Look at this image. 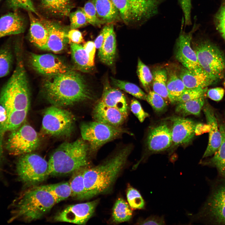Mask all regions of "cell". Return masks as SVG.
<instances>
[{"mask_svg":"<svg viewBox=\"0 0 225 225\" xmlns=\"http://www.w3.org/2000/svg\"><path fill=\"white\" fill-rule=\"evenodd\" d=\"M43 90L45 97L52 105L62 108L94 98L82 76L71 70L49 77L44 83Z\"/></svg>","mask_w":225,"mask_h":225,"instance_id":"cell-1","label":"cell"},{"mask_svg":"<svg viewBox=\"0 0 225 225\" xmlns=\"http://www.w3.org/2000/svg\"><path fill=\"white\" fill-rule=\"evenodd\" d=\"M132 149L130 145L125 146L99 164L86 168L83 175L86 199L110 191L124 168Z\"/></svg>","mask_w":225,"mask_h":225,"instance_id":"cell-2","label":"cell"},{"mask_svg":"<svg viewBox=\"0 0 225 225\" xmlns=\"http://www.w3.org/2000/svg\"><path fill=\"white\" fill-rule=\"evenodd\" d=\"M52 195L41 186L24 191L10 205L8 222L17 220L30 222L38 219L48 212L56 204Z\"/></svg>","mask_w":225,"mask_h":225,"instance_id":"cell-3","label":"cell"},{"mask_svg":"<svg viewBox=\"0 0 225 225\" xmlns=\"http://www.w3.org/2000/svg\"><path fill=\"white\" fill-rule=\"evenodd\" d=\"M89 146L82 138L65 142L53 152L48 162L49 175L58 176L73 173L89 166Z\"/></svg>","mask_w":225,"mask_h":225,"instance_id":"cell-4","label":"cell"},{"mask_svg":"<svg viewBox=\"0 0 225 225\" xmlns=\"http://www.w3.org/2000/svg\"><path fill=\"white\" fill-rule=\"evenodd\" d=\"M16 64L11 77L0 92V104L7 114L15 111H28L30 97L26 73L20 52L16 47Z\"/></svg>","mask_w":225,"mask_h":225,"instance_id":"cell-5","label":"cell"},{"mask_svg":"<svg viewBox=\"0 0 225 225\" xmlns=\"http://www.w3.org/2000/svg\"><path fill=\"white\" fill-rule=\"evenodd\" d=\"M112 0L125 24L138 27L158 14L160 6L166 0Z\"/></svg>","mask_w":225,"mask_h":225,"instance_id":"cell-6","label":"cell"},{"mask_svg":"<svg viewBox=\"0 0 225 225\" xmlns=\"http://www.w3.org/2000/svg\"><path fill=\"white\" fill-rule=\"evenodd\" d=\"M15 171L18 180L27 187L37 186L49 175L48 162L31 152L20 155L16 163Z\"/></svg>","mask_w":225,"mask_h":225,"instance_id":"cell-7","label":"cell"},{"mask_svg":"<svg viewBox=\"0 0 225 225\" xmlns=\"http://www.w3.org/2000/svg\"><path fill=\"white\" fill-rule=\"evenodd\" d=\"M193 50L203 70L216 82L225 74V58L215 45L206 40L194 42Z\"/></svg>","mask_w":225,"mask_h":225,"instance_id":"cell-8","label":"cell"},{"mask_svg":"<svg viewBox=\"0 0 225 225\" xmlns=\"http://www.w3.org/2000/svg\"><path fill=\"white\" fill-rule=\"evenodd\" d=\"M80 129L82 138L88 144L89 152L95 154L104 144L129 132L120 127H115L95 121L82 123Z\"/></svg>","mask_w":225,"mask_h":225,"instance_id":"cell-9","label":"cell"},{"mask_svg":"<svg viewBox=\"0 0 225 225\" xmlns=\"http://www.w3.org/2000/svg\"><path fill=\"white\" fill-rule=\"evenodd\" d=\"M75 118L70 111L53 105L44 111L42 129L46 134L59 138L68 137L74 128Z\"/></svg>","mask_w":225,"mask_h":225,"instance_id":"cell-10","label":"cell"},{"mask_svg":"<svg viewBox=\"0 0 225 225\" xmlns=\"http://www.w3.org/2000/svg\"><path fill=\"white\" fill-rule=\"evenodd\" d=\"M191 222L198 221L225 225V180L215 186L198 212L192 215Z\"/></svg>","mask_w":225,"mask_h":225,"instance_id":"cell-11","label":"cell"},{"mask_svg":"<svg viewBox=\"0 0 225 225\" xmlns=\"http://www.w3.org/2000/svg\"><path fill=\"white\" fill-rule=\"evenodd\" d=\"M40 143V140L36 130L29 125L24 124L11 131L6 148L10 154L20 156L35 150Z\"/></svg>","mask_w":225,"mask_h":225,"instance_id":"cell-12","label":"cell"},{"mask_svg":"<svg viewBox=\"0 0 225 225\" xmlns=\"http://www.w3.org/2000/svg\"><path fill=\"white\" fill-rule=\"evenodd\" d=\"M184 26L183 16L180 33L176 42V58L184 68L188 69L193 71L203 69L199 63L196 53L191 46L193 34L198 28V26L195 22L191 30L188 32H185L183 29Z\"/></svg>","mask_w":225,"mask_h":225,"instance_id":"cell-13","label":"cell"},{"mask_svg":"<svg viewBox=\"0 0 225 225\" xmlns=\"http://www.w3.org/2000/svg\"><path fill=\"white\" fill-rule=\"evenodd\" d=\"M99 200L69 205L54 217L55 221L85 225L93 215Z\"/></svg>","mask_w":225,"mask_h":225,"instance_id":"cell-14","label":"cell"},{"mask_svg":"<svg viewBox=\"0 0 225 225\" xmlns=\"http://www.w3.org/2000/svg\"><path fill=\"white\" fill-rule=\"evenodd\" d=\"M29 61L36 71L49 77L63 73L70 70L62 60L51 53L38 54L31 53Z\"/></svg>","mask_w":225,"mask_h":225,"instance_id":"cell-15","label":"cell"},{"mask_svg":"<svg viewBox=\"0 0 225 225\" xmlns=\"http://www.w3.org/2000/svg\"><path fill=\"white\" fill-rule=\"evenodd\" d=\"M148 150L152 152L166 150L172 144L171 129L166 123H162L152 128L147 138Z\"/></svg>","mask_w":225,"mask_h":225,"instance_id":"cell-16","label":"cell"},{"mask_svg":"<svg viewBox=\"0 0 225 225\" xmlns=\"http://www.w3.org/2000/svg\"><path fill=\"white\" fill-rule=\"evenodd\" d=\"M172 143L178 145L188 143L195 133L196 123L192 119L184 117H175L171 119Z\"/></svg>","mask_w":225,"mask_h":225,"instance_id":"cell-17","label":"cell"},{"mask_svg":"<svg viewBox=\"0 0 225 225\" xmlns=\"http://www.w3.org/2000/svg\"><path fill=\"white\" fill-rule=\"evenodd\" d=\"M203 110L206 117L207 125L209 127V140L202 158L213 155L219 148L221 142V134L218 121L212 108L205 102Z\"/></svg>","mask_w":225,"mask_h":225,"instance_id":"cell-18","label":"cell"},{"mask_svg":"<svg viewBox=\"0 0 225 225\" xmlns=\"http://www.w3.org/2000/svg\"><path fill=\"white\" fill-rule=\"evenodd\" d=\"M92 116L94 121L115 127H120L127 118L117 109L100 100L94 107Z\"/></svg>","mask_w":225,"mask_h":225,"instance_id":"cell-19","label":"cell"},{"mask_svg":"<svg viewBox=\"0 0 225 225\" xmlns=\"http://www.w3.org/2000/svg\"><path fill=\"white\" fill-rule=\"evenodd\" d=\"M99 100L105 105L117 109L127 117L128 107L124 94L118 89L112 87L108 80L104 82L102 94Z\"/></svg>","mask_w":225,"mask_h":225,"instance_id":"cell-20","label":"cell"},{"mask_svg":"<svg viewBox=\"0 0 225 225\" xmlns=\"http://www.w3.org/2000/svg\"><path fill=\"white\" fill-rule=\"evenodd\" d=\"M47 28L49 36L47 44L43 50L55 53L60 52L65 47L67 33L59 25L47 20L42 21Z\"/></svg>","mask_w":225,"mask_h":225,"instance_id":"cell-21","label":"cell"},{"mask_svg":"<svg viewBox=\"0 0 225 225\" xmlns=\"http://www.w3.org/2000/svg\"><path fill=\"white\" fill-rule=\"evenodd\" d=\"M178 76L187 89L205 88L216 83L203 69L193 71L184 67Z\"/></svg>","mask_w":225,"mask_h":225,"instance_id":"cell-22","label":"cell"},{"mask_svg":"<svg viewBox=\"0 0 225 225\" xmlns=\"http://www.w3.org/2000/svg\"><path fill=\"white\" fill-rule=\"evenodd\" d=\"M25 28L24 20L17 10L0 18V38L23 32Z\"/></svg>","mask_w":225,"mask_h":225,"instance_id":"cell-23","label":"cell"},{"mask_svg":"<svg viewBox=\"0 0 225 225\" xmlns=\"http://www.w3.org/2000/svg\"><path fill=\"white\" fill-rule=\"evenodd\" d=\"M28 12L30 21V41L38 48L43 50L48 38V30L42 21L36 18L32 12Z\"/></svg>","mask_w":225,"mask_h":225,"instance_id":"cell-24","label":"cell"},{"mask_svg":"<svg viewBox=\"0 0 225 225\" xmlns=\"http://www.w3.org/2000/svg\"><path fill=\"white\" fill-rule=\"evenodd\" d=\"M25 111H15L7 114V118L4 121L0 122V169L3 168L2 165V140L5 133L8 131L15 130L22 124L27 115Z\"/></svg>","mask_w":225,"mask_h":225,"instance_id":"cell-25","label":"cell"},{"mask_svg":"<svg viewBox=\"0 0 225 225\" xmlns=\"http://www.w3.org/2000/svg\"><path fill=\"white\" fill-rule=\"evenodd\" d=\"M91 0L102 24L110 23L120 18L118 11L112 0Z\"/></svg>","mask_w":225,"mask_h":225,"instance_id":"cell-26","label":"cell"},{"mask_svg":"<svg viewBox=\"0 0 225 225\" xmlns=\"http://www.w3.org/2000/svg\"><path fill=\"white\" fill-rule=\"evenodd\" d=\"M116 49V37L113 27L99 49L98 55L100 61L107 65H112L115 60Z\"/></svg>","mask_w":225,"mask_h":225,"instance_id":"cell-27","label":"cell"},{"mask_svg":"<svg viewBox=\"0 0 225 225\" xmlns=\"http://www.w3.org/2000/svg\"><path fill=\"white\" fill-rule=\"evenodd\" d=\"M219 127L222 137L221 144L211 158L200 163L215 167L220 175L225 177V127L222 124H219Z\"/></svg>","mask_w":225,"mask_h":225,"instance_id":"cell-28","label":"cell"},{"mask_svg":"<svg viewBox=\"0 0 225 225\" xmlns=\"http://www.w3.org/2000/svg\"><path fill=\"white\" fill-rule=\"evenodd\" d=\"M71 55L76 68L84 72H90L93 67L90 64L88 55L83 46L80 44L70 43Z\"/></svg>","mask_w":225,"mask_h":225,"instance_id":"cell-29","label":"cell"},{"mask_svg":"<svg viewBox=\"0 0 225 225\" xmlns=\"http://www.w3.org/2000/svg\"><path fill=\"white\" fill-rule=\"evenodd\" d=\"M167 87L169 102L176 103L177 99L186 88L175 71H167Z\"/></svg>","mask_w":225,"mask_h":225,"instance_id":"cell-30","label":"cell"},{"mask_svg":"<svg viewBox=\"0 0 225 225\" xmlns=\"http://www.w3.org/2000/svg\"><path fill=\"white\" fill-rule=\"evenodd\" d=\"M87 167L82 168L72 173L69 182L71 189V196L76 200L86 199L83 175Z\"/></svg>","mask_w":225,"mask_h":225,"instance_id":"cell-31","label":"cell"},{"mask_svg":"<svg viewBox=\"0 0 225 225\" xmlns=\"http://www.w3.org/2000/svg\"><path fill=\"white\" fill-rule=\"evenodd\" d=\"M132 209L123 198H118L112 208L111 220L116 224L129 221L132 215Z\"/></svg>","mask_w":225,"mask_h":225,"instance_id":"cell-32","label":"cell"},{"mask_svg":"<svg viewBox=\"0 0 225 225\" xmlns=\"http://www.w3.org/2000/svg\"><path fill=\"white\" fill-rule=\"evenodd\" d=\"M41 3L44 9L55 15L67 16L72 8L70 0H42Z\"/></svg>","mask_w":225,"mask_h":225,"instance_id":"cell-33","label":"cell"},{"mask_svg":"<svg viewBox=\"0 0 225 225\" xmlns=\"http://www.w3.org/2000/svg\"><path fill=\"white\" fill-rule=\"evenodd\" d=\"M205 103L204 96L196 99L177 104L175 111L183 116L189 115L198 116Z\"/></svg>","mask_w":225,"mask_h":225,"instance_id":"cell-34","label":"cell"},{"mask_svg":"<svg viewBox=\"0 0 225 225\" xmlns=\"http://www.w3.org/2000/svg\"><path fill=\"white\" fill-rule=\"evenodd\" d=\"M152 81L153 91L161 96L166 102H169L167 84V71L164 69H158L153 72Z\"/></svg>","mask_w":225,"mask_h":225,"instance_id":"cell-35","label":"cell"},{"mask_svg":"<svg viewBox=\"0 0 225 225\" xmlns=\"http://www.w3.org/2000/svg\"><path fill=\"white\" fill-rule=\"evenodd\" d=\"M41 186L52 195L56 203L71 196V189L69 182H60Z\"/></svg>","mask_w":225,"mask_h":225,"instance_id":"cell-36","label":"cell"},{"mask_svg":"<svg viewBox=\"0 0 225 225\" xmlns=\"http://www.w3.org/2000/svg\"><path fill=\"white\" fill-rule=\"evenodd\" d=\"M13 55L10 42H8L0 49V78L10 72L13 61Z\"/></svg>","mask_w":225,"mask_h":225,"instance_id":"cell-37","label":"cell"},{"mask_svg":"<svg viewBox=\"0 0 225 225\" xmlns=\"http://www.w3.org/2000/svg\"><path fill=\"white\" fill-rule=\"evenodd\" d=\"M111 79L112 84L116 87L125 91L137 98L146 100L147 94L136 84L112 78Z\"/></svg>","mask_w":225,"mask_h":225,"instance_id":"cell-38","label":"cell"},{"mask_svg":"<svg viewBox=\"0 0 225 225\" xmlns=\"http://www.w3.org/2000/svg\"><path fill=\"white\" fill-rule=\"evenodd\" d=\"M126 197L128 204L132 209H143L145 202L139 192L129 185L126 192Z\"/></svg>","mask_w":225,"mask_h":225,"instance_id":"cell-39","label":"cell"},{"mask_svg":"<svg viewBox=\"0 0 225 225\" xmlns=\"http://www.w3.org/2000/svg\"><path fill=\"white\" fill-rule=\"evenodd\" d=\"M137 73L143 87L148 92L150 86L152 81L153 75L149 68L139 58L138 60Z\"/></svg>","mask_w":225,"mask_h":225,"instance_id":"cell-40","label":"cell"},{"mask_svg":"<svg viewBox=\"0 0 225 225\" xmlns=\"http://www.w3.org/2000/svg\"><path fill=\"white\" fill-rule=\"evenodd\" d=\"M146 100L156 112H162L167 108V103L164 99L153 91L148 92Z\"/></svg>","mask_w":225,"mask_h":225,"instance_id":"cell-41","label":"cell"},{"mask_svg":"<svg viewBox=\"0 0 225 225\" xmlns=\"http://www.w3.org/2000/svg\"><path fill=\"white\" fill-rule=\"evenodd\" d=\"M81 9L84 13L88 23L94 26H99L102 23L98 18L96 9L91 0L86 2Z\"/></svg>","mask_w":225,"mask_h":225,"instance_id":"cell-42","label":"cell"},{"mask_svg":"<svg viewBox=\"0 0 225 225\" xmlns=\"http://www.w3.org/2000/svg\"><path fill=\"white\" fill-rule=\"evenodd\" d=\"M207 88H186L177 99L176 103L184 102L204 96Z\"/></svg>","mask_w":225,"mask_h":225,"instance_id":"cell-43","label":"cell"},{"mask_svg":"<svg viewBox=\"0 0 225 225\" xmlns=\"http://www.w3.org/2000/svg\"><path fill=\"white\" fill-rule=\"evenodd\" d=\"M7 5L13 11L22 8L38 15L31 0H7Z\"/></svg>","mask_w":225,"mask_h":225,"instance_id":"cell-44","label":"cell"},{"mask_svg":"<svg viewBox=\"0 0 225 225\" xmlns=\"http://www.w3.org/2000/svg\"><path fill=\"white\" fill-rule=\"evenodd\" d=\"M71 29H76L88 23L86 17L81 9L70 13Z\"/></svg>","mask_w":225,"mask_h":225,"instance_id":"cell-45","label":"cell"},{"mask_svg":"<svg viewBox=\"0 0 225 225\" xmlns=\"http://www.w3.org/2000/svg\"><path fill=\"white\" fill-rule=\"evenodd\" d=\"M214 20L217 30L225 40V0H223Z\"/></svg>","mask_w":225,"mask_h":225,"instance_id":"cell-46","label":"cell"},{"mask_svg":"<svg viewBox=\"0 0 225 225\" xmlns=\"http://www.w3.org/2000/svg\"><path fill=\"white\" fill-rule=\"evenodd\" d=\"M183 13L184 26L192 24L191 13L192 8L191 0H178Z\"/></svg>","mask_w":225,"mask_h":225,"instance_id":"cell-47","label":"cell"},{"mask_svg":"<svg viewBox=\"0 0 225 225\" xmlns=\"http://www.w3.org/2000/svg\"><path fill=\"white\" fill-rule=\"evenodd\" d=\"M130 109L133 113L141 122H143L149 114L144 111L140 102L135 99H132L130 104Z\"/></svg>","mask_w":225,"mask_h":225,"instance_id":"cell-48","label":"cell"},{"mask_svg":"<svg viewBox=\"0 0 225 225\" xmlns=\"http://www.w3.org/2000/svg\"><path fill=\"white\" fill-rule=\"evenodd\" d=\"M165 224L164 218L163 216H151L145 219H140L137 224L140 225H164Z\"/></svg>","mask_w":225,"mask_h":225,"instance_id":"cell-49","label":"cell"},{"mask_svg":"<svg viewBox=\"0 0 225 225\" xmlns=\"http://www.w3.org/2000/svg\"><path fill=\"white\" fill-rule=\"evenodd\" d=\"M83 47L88 55L90 65L93 67L94 65V60L96 48L94 42L88 41L85 43Z\"/></svg>","mask_w":225,"mask_h":225,"instance_id":"cell-50","label":"cell"},{"mask_svg":"<svg viewBox=\"0 0 225 225\" xmlns=\"http://www.w3.org/2000/svg\"><path fill=\"white\" fill-rule=\"evenodd\" d=\"M113 27L112 25H110L105 26L103 28L94 42L96 48L99 49L101 47Z\"/></svg>","mask_w":225,"mask_h":225,"instance_id":"cell-51","label":"cell"},{"mask_svg":"<svg viewBox=\"0 0 225 225\" xmlns=\"http://www.w3.org/2000/svg\"><path fill=\"white\" fill-rule=\"evenodd\" d=\"M67 36L70 43L80 44L84 41L82 33L78 30L76 29H71L68 31Z\"/></svg>","mask_w":225,"mask_h":225,"instance_id":"cell-52","label":"cell"},{"mask_svg":"<svg viewBox=\"0 0 225 225\" xmlns=\"http://www.w3.org/2000/svg\"><path fill=\"white\" fill-rule=\"evenodd\" d=\"M224 92L223 88L221 87H217L209 89L207 92V95L211 99L216 101H219L222 98Z\"/></svg>","mask_w":225,"mask_h":225,"instance_id":"cell-53","label":"cell"},{"mask_svg":"<svg viewBox=\"0 0 225 225\" xmlns=\"http://www.w3.org/2000/svg\"><path fill=\"white\" fill-rule=\"evenodd\" d=\"M7 118V113L5 108L2 105H0V122L5 121Z\"/></svg>","mask_w":225,"mask_h":225,"instance_id":"cell-54","label":"cell"},{"mask_svg":"<svg viewBox=\"0 0 225 225\" xmlns=\"http://www.w3.org/2000/svg\"><path fill=\"white\" fill-rule=\"evenodd\" d=\"M223 85H224V87L225 88V81H224V82Z\"/></svg>","mask_w":225,"mask_h":225,"instance_id":"cell-55","label":"cell"},{"mask_svg":"<svg viewBox=\"0 0 225 225\" xmlns=\"http://www.w3.org/2000/svg\"><path fill=\"white\" fill-rule=\"evenodd\" d=\"M1 0H0V2L1 1Z\"/></svg>","mask_w":225,"mask_h":225,"instance_id":"cell-56","label":"cell"}]
</instances>
